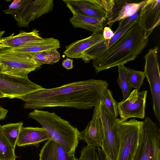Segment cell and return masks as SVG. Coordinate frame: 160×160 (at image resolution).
<instances>
[{
    "instance_id": "2",
    "label": "cell",
    "mask_w": 160,
    "mask_h": 160,
    "mask_svg": "<svg viewBox=\"0 0 160 160\" xmlns=\"http://www.w3.org/2000/svg\"><path fill=\"white\" fill-rule=\"evenodd\" d=\"M139 19L98 58L92 60L97 73L133 61L143 51L149 36L139 23Z\"/></svg>"
},
{
    "instance_id": "26",
    "label": "cell",
    "mask_w": 160,
    "mask_h": 160,
    "mask_svg": "<svg viewBox=\"0 0 160 160\" xmlns=\"http://www.w3.org/2000/svg\"><path fill=\"white\" fill-rule=\"evenodd\" d=\"M118 66V76L116 82L122 91L124 100L128 97L132 88L128 79L127 68L122 65Z\"/></svg>"
},
{
    "instance_id": "30",
    "label": "cell",
    "mask_w": 160,
    "mask_h": 160,
    "mask_svg": "<svg viewBox=\"0 0 160 160\" xmlns=\"http://www.w3.org/2000/svg\"><path fill=\"white\" fill-rule=\"evenodd\" d=\"M141 8L132 15L118 21L119 25L122 26H125L133 21L139 17Z\"/></svg>"
},
{
    "instance_id": "38",
    "label": "cell",
    "mask_w": 160,
    "mask_h": 160,
    "mask_svg": "<svg viewBox=\"0 0 160 160\" xmlns=\"http://www.w3.org/2000/svg\"><path fill=\"white\" fill-rule=\"evenodd\" d=\"M0 72H1V69L0 64Z\"/></svg>"
},
{
    "instance_id": "14",
    "label": "cell",
    "mask_w": 160,
    "mask_h": 160,
    "mask_svg": "<svg viewBox=\"0 0 160 160\" xmlns=\"http://www.w3.org/2000/svg\"><path fill=\"white\" fill-rule=\"evenodd\" d=\"M138 22L141 28L149 36L160 24L159 0H145L140 10Z\"/></svg>"
},
{
    "instance_id": "21",
    "label": "cell",
    "mask_w": 160,
    "mask_h": 160,
    "mask_svg": "<svg viewBox=\"0 0 160 160\" xmlns=\"http://www.w3.org/2000/svg\"><path fill=\"white\" fill-rule=\"evenodd\" d=\"M60 48V41L53 38H45L42 41L13 48H7L9 51L21 53H33Z\"/></svg>"
},
{
    "instance_id": "16",
    "label": "cell",
    "mask_w": 160,
    "mask_h": 160,
    "mask_svg": "<svg viewBox=\"0 0 160 160\" xmlns=\"http://www.w3.org/2000/svg\"><path fill=\"white\" fill-rule=\"evenodd\" d=\"M39 31L33 29L29 32L21 31L18 35L14 33L0 39V48H13L44 41Z\"/></svg>"
},
{
    "instance_id": "18",
    "label": "cell",
    "mask_w": 160,
    "mask_h": 160,
    "mask_svg": "<svg viewBox=\"0 0 160 160\" xmlns=\"http://www.w3.org/2000/svg\"><path fill=\"white\" fill-rule=\"evenodd\" d=\"M49 139L46 130L42 127H22L17 141L18 147L33 145L37 146Z\"/></svg>"
},
{
    "instance_id": "13",
    "label": "cell",
    "mask_w": 160,
    "mask_h": 160,
    "mask_svg": "<svg viewBox=\"0 0 160 160\" xmlns=\"http://www.w3.org/2000/svg\"><path fill=\"white\" fill-rule=\"evenodd\" d=\"M104 139L103 129L99 115L98 104L94 107L92 119L85 128L80 132L79 140H83L88 146L102 148Z\"/></svg>"
},
{
    "instance_id": "1",
    "label": "cell",
    "mask_w": 160,
    "mask_h": 160,
    "mask_svg": "<svg viewBox=\"0 0 160 160\" xmlns=\"http://www.w3.org/2000/svg\"><path fill=\"white\" fill-rule=\"evenodd\" d=\"M108 86L106 81L91 79L54 88H42L18 99L25 102V109L68 107L88 109L102 100Z\"/></svg>"
},
{
    "instance_id": "17",
    "label": "cell",
    "mask_w": 160,
    "mask_h": 160,
    "mask_svg": "<svg viewBox=\"0 0 160 160\" xmlns=\"http://www.w3.org/2000/svg\"><path fill=\"white\" fill-rule=\"evenodd\" d=\"M145 1L114 0L111 18L108 25L111 28L115 22L132 15L142 7Z\"/></svg>"
},
{
    "instance_id": "35",
    "label": "cell",
    "mask_w": 160,
    "mask_h": 160,
    "mask_svg": "<svg viewBox=\"0 0 160 160\" xmlns=\"http://www.w3.org/2000/svg\"><path fill=\"white\" fill-rule=\"evenodd\" d=\"M5 97L4 95L0 92V98Z\"/></svg>"
},
{
    "instance_id": "23",
    "label": "cell",
    "mask_w": 160,
    "mask_h": 160,
    "mask_svg": "<svg viewBox=\"0 0 160 160\" xmlns=\"http://www.w3.org/2000/svg\"><path fill=\"white\" fill-rule=\"evenodd\" d=\"M32 57L36 62L42 64L55 63L58 61L60 58V54L56 49L33 53Z\"/></svg>"
},
{
    "instance_id": "22",
    "label": "cell",
    "mask_w": 160,
    "mask_h": 160,
    "mask_svg": "<svg viewBox=\"0 0 160 160\" xmlns=\"http://www.w3.org/2000/svg\"><path fill=\"white\" fill-rule=\"evenodd\" d=\"M23 123H10L1 126L2 132L8 141L15 148Z\"/></svg>"
},
{
    "instance_id": "11",
    "label": "cell",
    "mask_w": 160,
    "mask_h": 160,
    "mask_svg": "<svg viewBox=\"0 0 160 160\" xmlns=\"http://www.w3.org/2000/svg\"><path fill=\"white\" fill-rule=\"evenodd\" d=\"M85 15L98 18H111L114 0H63ZM108 21V22H109Z\"/></svg>"
},
{
    "instance_id": "4",
    "label": "cell",
    "mask_w": 160,
    "mask_h": 160,
    "mask_svg": "<svg viewBox=\"0 0 160 160\" xmlns=\"http://www.w3.org/2000/svg\"><path fill=\"white\" fill-rule=\"evenodd\" d=\"M143 121L119 118L116 131L119 141L117 160H133L143 136Z\"/></svg>"
},
{
    "instance_id": "5",
    "label": "cell",
    "mask_w": 160,
    "mask_h": 160,
    "mask_svg": "<svg viewBox=\"0 0 160 160\" xmlns=\"http://www.w3.org/2000/svg\"><path fill=\"white\" fill-rule=\"evenodd\" d=\"M32 53L10 51L5 48L0 51L1 72L14 76L28 78V74L39 69L42 64L36 62Z\"/></svg>"
},
{
    "instance_id": "34",
    "label": "cell",
    "mask_w": 160,
    "mask_h": 160,
    "mask_svg": "<svg viewBox=\"0 0 160 160\" xmlns=\"http://www.w3.org/2000/svg\"><path fill=\"white\" fill-rule=\"evenodd\" d=\"M5 31H0V39L2 38V37L4 34Z\"/></svg>"
},
{
    "instance_id": "7",
    "label": "cell",
    "mask_w": 160,
    "mask_h": 160,
    "mask_svg": "<svg viewBox=\"0 0 160 160\" xmlns=\"http://www.w3.org/2000/svg\"><path fill=\"white\" fill-rule=\"evenodd\" d=\"M98 106L104 133L102 149L110 160H117L119 141L116 128L119 118H115L111 114L101 100L99 101Z\"/></svg>"
},
{
    "instance_id": "31",
    "label": "cell",
    "mask_w": 160,
    "mask_h": 160,
    "mask_svg": "<svg viewBox=\"0 0 160 160\" xmlns=\"http://www.w3.org/2000/svg\"><path fill=\"white\" fill-rule=\"evenodd\" d=\"M114 33L110 27H106L104 28L102 35L104 39H110L113 36Z\"/></svg>"
},
{
    "instance_id": "8",
    "label": "cell",
    "mask_w": 160,
    "mask_h": 160,
    "mask_svg": "<svg viewBox=\"0 0 160 160\" xmlns=\"http://www.w3.org/2000/svg\"><path fill=\"white\" fill-rule=\"evenodd\" d=\"M158 48L149 49L145 56L144 72L149 83L152 98L153 109L157 119L160 121V75L158 57Z\"/></svg>"
},
{
    "instance_id": "12",
    "label": "cell",
    "mask_w": 160,
    "mask_h": 160,
    "mask_svg": "<svg viewBox=\"0 0 160 160\" xmlns=\"http://www.w3.org/2000/svg\"><path fill=\"white\" fill-rule=\"evenodd\" d=\"M147 90L138 91L134 89L125 100L118 102L120 118L124 120L131 118H145Z\"/></svg>"
},
{
    "instance_id": "6",
    "label": "cell",
    "mask_w": 160,
    "mask_h": 160,
    "mask_svg": "<svg viewBox=\"0 0 160 160\" xmlns=\"http://www.w3.org/2000/svg\"><path fill=\"white\" fill-rule=\"evenodd\" d=\"M143 136L133 160H160V131L149 117L143 121Z\"/></svg>"
},
{
    "instance_id": "25",
    "label": "cell",
    "mask_w": 160,
    "mask_h": 160,
    "mask_svg": "<svg viewBox=\"0 0 160 160\" xmlns=\"http://www.w3.org/2000/svg\"><path fill=\"white\" fill-rule=\"evenodd\" d=\"M0 125V160H16L15 149L5 136Z\"/></svg>"
},
{
    "instance_id": "27",
    "label": "cell",
    "mask_w": 160,
    "mask_h": 160,
    "mask_svg": "<svg viewBox=\"0 0 160 160\" xmlns=\"http://www.w3.org/2000/svg\"><path fill=\"white\" fill-rule=\"evenodd\" d=\"M127 70L130 84L132 88L139 91L145 77L144 71L135 70L127 68Z\"/></svg>"
},
{
    "instance_id": "20",
    "label": "cell",
    "mask_w": 160,
    "mask_h": 160,
    "mask_svg": "<svg viewBox=\"0 0 160 160\" xmlns=\"http://www.w3.org/2000/svg\"><path fill=\"white\" fill-rule=\"evenodd\" d=\"M104 39L102 34L93 33L89 37L76 41L66 47L63 53L68 58H81L84 52Z\"/></svg>"
},
{
    "instance_id": "24",
    "label": "cell",
    "mask_w": 160,
    "mask_h": 160,
    "mask_svg": "<svg viewBox=\"0 0 160 160\" xmlns=\"http://www.w3.org/2000/svg\"><path fill=\"white\" fill-rule=\"evenodd\" d=\"M106 155L102 149L95 146H84L78 160H105Z\"/></svg>"
},
{
    "instance_id": "29",
    "label": "cell",
    "mask_w": 160,
    "mask_h": 160,
    "mask_svg": "<svg viewBox=\"0 0 160 160\" xmlns=\"http://www.w3.org/2000/svg\"><path fill=\"white\" fill-rule=\"evenodd\" d=\"M22 0H14L8 6V8L3 11V12L7 14H9L12 15L15 13L16 10L19 7Z\"/></svg>"
},
{
    "instance_id": "10",
    "label": "cell",
    "mask_w": 160,
    "mask_h": 160,
    "mask_svg": "<svg viewBox=\"0 0 160 160\" xmlns=\"http://www.w3.org/2000/svg\"><path fill=\"white\" fill-rule=\"evenodd\" d=\"M42 88L28 78L16 77L0 72V92L5 97L18 99Z\"/></svg>"
},
{
    "instance_id": "36",
    "label": "cell",
    "mask_w": 160,
    "mask_h": 160,
    "mask_svg": "<svg viewBox=\"0 0 160 160\" xmlns=\"http://www.w3.org/2000/svg\"><path fill=\"white\" fill-rule=\"evenodd\" d=\"M105 160H110V159L107 156H106V157Z\"/></svg>"
},
{
    "instance_id": "28",
    "label": "cell",
    "mask_w": 160,
    "mask_h": 160,
    "mask_svg": "<svg viewBox=\"0 0 160 160\" xmlns=\"http://www.w3.org/2000/svg\"><path fill=\"white\" fill-rule=\"evenodd\" d=\"M111 114L115 118L118 115V102L114 99L111 90L107 89L103 98L102 100Z\"/></svg>"
},
{
    "instance_id": "19",
    "label": "cell",
    "mask_w": 160,
    "mask_h": 160,
    "mask_svg": "<svg viewBox=\"0 0 160 160\" xmlns=\"http://www.w3.org/2000/svg\"><path fill=\"white\" fill-rule=\"evenodd\" d=\"M39 160H78L74 153L68 152L57 142L48 140L39 154Z\"/></svg>"
},
{
    "instance_id": "37",
    "label": "cell",
    "mask_w": 160,
    "mask_h": 160,
    "mask_svg": "<svg viewBox=\"0 0 160 160\" xmlns=\"http://www.w3.org/2000/svg\"><path fill=\"white\" fill-rule=\"evenodd\" d=\"M5 49V48H0V51H1L2 50H3V49Z\"/></svg>"
},
{
    "instance_id": "3",
    "label": "cell",
    "mask_w": 160,
    "mask_h": 160,
    "mask_svg": "<svg viewBox=\"0 0 160 160\" xmlns=\"http://www.w3.org/2000/svg\"><path fill=\"white\" fill-rule=\"evenodd\" d=\"M28 115L46 130L49 139L59 144L68 152L74 154L79 143L80 133L77 128L54 112L34 109Z\"/></svg>"
},
{
    "instance_id": "33",
    "label": "cell",
    "mask_w": 160,
    "mask_h": 160,
    "mask_svg": "<svg viewBox=\"0 0 160 160\" xmlns=\"http://www.w3.org/2000/svg\"><path fill=\"white\" fill-rule=\"evenodd\" d=\"M8 112V110L0 106V120L3 119Z\"/></svg>"
},
{
    "instance_id": "32",
    "label": "cell",
    "mask_w": 160,
    "mask_h": 160,
    "mask_svg": "<svg viewBox=\"0 0 160 160\" xmlns=\"http://www.w3.org/2000/svg\"><path fill=\"white\" fill-rule=\"evenodd\" d=\"M73 61L72 59L67 58L62 61V66L67 69H72L73 67Z\"/></svg>"
},
{
    "instance_id": "9",
    "label": "cell",
    "mask_w": 160,
    "mask_h": 160,
    "mask_svg": "<svg viewBox=\"0 0 160 160\" xmlns=\"http://www.w3.org/2000/svg\"><path fill=\"white\" fill-rule=\"evenodd\" d=\"M52 0H22L12 16L19 27H28L29 23L51 12L53 8Z\"/></svg>"
},
{
    "instance_id": "15",
    "label": "cell",
    "mask_w": 160,
    "mask_h": 160,
    "mask_svg": "<svg viewBox=\"0 0 160 160\" xmlns=\"http://www.w3.org/2000/svg\"><path fill=\"white\" fill-rule=\"evenodd\" d=\"M65 4L73 14L69 21L74 28H81L93 33L102 34L104 28L108 24V20L85 15L75 9L69 4Z\"/></svg>"
}]
</instances>
